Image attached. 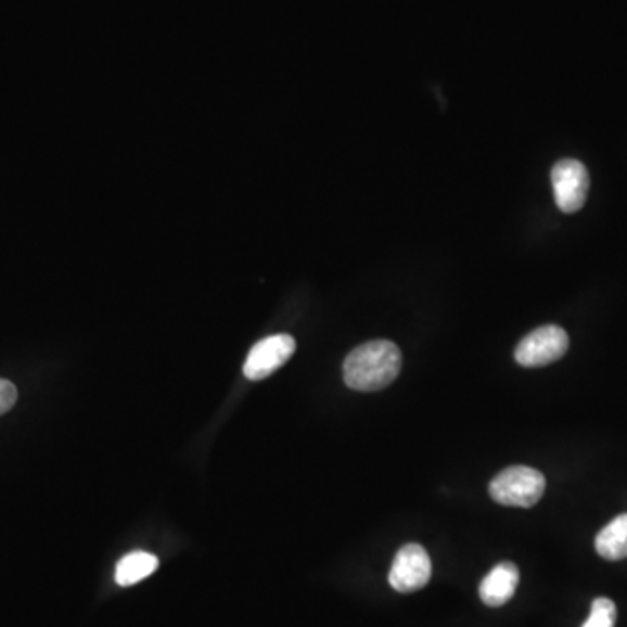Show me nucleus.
Returning <instances> with one entry per match:
<instances>
[{"label": "nucleus", "mask_w": 627, "mask_h": 627, "mask_svg": "<svg viewBox=\"0 0 627 627\" xmlns=\"http://www.w3.org/2000/svg\"><path fill=\"white\" fill-rule=\"evenodd\" d=\"M401 364V350L394 342H367L345 358L344 382L359 393H376L398 379Z\"/></svg>", "instance_id": "1"}, {"label": "nucleus", "mask_w": 627, "mask_h": 627, "mask_svg": "<svg viewBox=\"0 0 627 627\" xmlns=\"http://www.w3.org/2000/svg\"><path fill=\"white\" fill-rule=\"evenodd\" d=\"M594 548L601 558L609 561L627 558V513L620 514L605 528H601L594 540Z\"/></svg>", "instance_id": "8"}, {"label": "nucleus", "mask_w": 627, "mask_h": 627, "mask_svg": "<svg viewBox=\"0 0 627 627\" xmlns=\"http://www.w3.org/2000/svg\"><path fill=\"white\" fill-rule=\"evenodd\" d=\"M554 201L563 213H575L588 200L589 172L583 163L563 159L554 164L551 172Z\"/></svg>", "instance_id": "5"}, {"label": "nucleus", "mask_w": 627, "mask_h": 627, "mask_svg": "<svg viewBox=\"0 0 627 627\" xmlns=\"http://www.w3.org/2000/svg\"><path fill=\"white\" fill-rule=\"evenodd\" d=\"M433 575L431 558L420 543H407L394 558L389 572V584L398 592L408 594L425 588Z\"/></svg>", "instance_id": "4"}, {"label": "nucleus", "mask_w": 627, "mask_h": 627, "mask_svg": "<svg viewBox=\"0 0 627 627\" xmlns=\"http://www.w3.org/2000/svg\"><path fill=\"white\" fill-rule=\"evenodd\" d=\"M546 491V477L526 465H514L491 479V499L508 508H534Z\"/></svg>", "instance_id": "2"}, {"label": "nucleus", "mask_w": 627, "mask_h": 627, "mask_svg": "<svg viewBox=\"0 0 627 627\" xmlns=\"http://www.w3.org/2000/svg\"><path fill=\"white\" fill-rule=\"evenodd\" d=\"M295 349L296 342L292 335L279 333V335L267 336L247 354L243 368L244 376L247 381H264L279 368L284 367L287 359L295 354Z\"/></svg>", "instance_id": "6"}, {"label": "nucleus", "mask_w": 627, "mask_h": 627, "mask_svg": "<svg viewBox=\"0 0 627 627\" xmlns=\"http://www.w3.org/2000/svg\"><path fill=\"white\" fill-rule=\"evenodd\" d=\"M520 584V571L511 561H504L491 568L485 579L479 584V597L488 606H502L508 603L516 592Z\"/></svg>", "instance_id": "7"}, {"label": "nucleus", "mask_w": 627, "mask_h": 627, "mask_svg": "<svg viewBox=\"0 0 627 627\" xmlns=\"http://www.w3.org/2000/svg\"><path fill=\"white\" fill-rule=\"evenodd\" d=\"M159 566V560L151 552L135 551L129 552L123 560L117 563L115 568V583L129 588L140 580L146 579L149 575L154 574Z\"/></svg>", "instance_id": "9"}, {"label": "nucleus", "mask_w": 627, "mask_h": 627, "mask_svg": "<svg viewBox=\"0 0 627 627\" xmlns=\"http://www.w3.org/2000/svg\"><path fill=\"white\" fill-rule=\"evenodd\" d=\"M568 335L556 324L537 328L523 338L514 350L517 364L525 368L548 367L565 356L568 350Z\"/></svg>", "instance_id": "3"}, {"label": "nucleus", "mask_w": 627, "mask_h": 627, "mask_svg": "<svg viewBox=\"0 0 627 627\" xmlns=\"http://www.w3.org/2000/svg\"><path fill=\"white\" fill-rule=\"evenodd\" d=\"M16 399H18V391L14 384L0 379V415L8 413L16 405Z\"/></svg>", "instance_id": "11"}, {"label": "nucleus", "mask_w": 627, "mask_h": 627, "mask_svg": "<svg viewBox=\"0 0 627 627\" xmlns=\"http://www.w3.org/2000/svg\"><path fill=\"white\" fill-rule=\"evenodd\" d=\"M617 620V606L609 598L592 601L591 615L583 627H614Z\"/></svg>", "instance_id": "10"}]
</instances>
